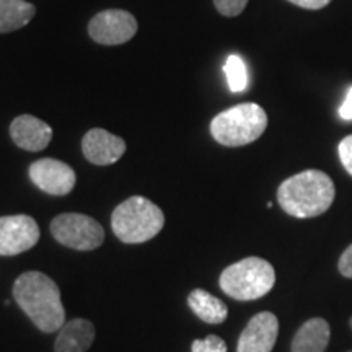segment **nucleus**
Here are the masks:
<instances>
[{
	"mask_svg": "<svg viewBox=\"0 0 352 352\" xmlns=\"http://www.w3.org/2000/svg\"><path fill=\"white\" fill-rule=\"evenodd\" d=\"M267 127V114L256 103H240L219 113L210 122L214 140L226 147H243L258 140Z\"/></svg>",
	"mask_w": 352,
	"mask_h": 352,
	"instance_id": "39448f33",
	"label": "nucleus"
},
{
	"mask_svg": "<svg viewBox=\"0 0 352 352\" xmlns=\"http://www.w3.org/2000/svg\"><path fill=\"white\" fill-rule=\"evenodd\" d=\"M340 116L346 121L352 120V87L349 88V91H347L344 101H342L340 108Z\"/></svg>",
	"mask_w": 352,
	"mask_h": 352,
	"instance_id": "5701e85b",
	"label": "nucleus"
},
{
	"mask_svg": "<svg viewBox=\"0 0 352 352\" xmlns=\"http://www.w3.org/2000/svg\"><path fill=\"white\" fill-rule=\"evenodd\" d=\"M223 72L227 76L228 87L235 94L246 90L248 87V72H246V65L240 56L232 54L228 56L226 65H223Z\"/></svg>",
	"mask_w": 352,
	"mask_h": 352,
	"instance_id": "f3484780",
	"label": "nucleus"
},
{
	"mask_svg": "<svg viewBox=\"0 0 352 352\" xmlns=\"http://www.w3.org/2000/svg\"><path fill=\"white\" fill-rule=\"evenodd\" d=\"M82 152L90 164L107 166L116 164L126 153V142L120 135L100 129H90L82 139Z\"/></svg>",
	"mask_w": 352,
	"mask_h": 352,
	"instance_id": "9b49d317",
	"label": "nucleus"
},
{
	"mask_svg": "<svg viewBox=\"0 0 352 352\" xmlns=\"http://www.w3.org/2000/svg\"><path fill=\"white\" fill-rule=\"evenodd\" d=\"M191 352H227V342L220 336L209 334L204 340L192 341Z\"/></svg>",
	"mask_w": 352,
	"mask_h": 352,
	"instance_id": "a211bd4d",
	"label": "nucleus"
},
{
	"mask_svg": "<svg viewBox=\"0 0 352 352\" xmlns=\"http://www.w3.org/2000/svg\"><path fill=\"white\" fill-rule=\"evenodd\" d=\"M336 188L333 179L320 170H305L280 183L277 202L285 214L297 219L318 217L331 208Z\"/></svg>",
	"mask_w": 352,
	"mask_h": 352,
	"instance_id": "f03ea898",
	"label": "nucleus"
},
{
	"mask_svg": "<svg viewBox=\"0 0 352 352\" xmlns=\"http://www.w3.org/2000/svg\"><path fill=\"white\" fill-rule=\"evenodd\" d=\"M95 341V327L85 318H76L64 323L59 329L54 352H87Z\"/></svg>",
	"mask_w": 352,
	"mask_h": 352,
	"instance_id": "ddd939ff",
	"label": "nucleus"
},
{
	"mask_svg": "<svg viewBox=\"0 0 352 352\" xmlns=\"http://www.w3.org/2000/svg\"><path fill=\"white\" fill-rule=\"evenodd\" d=\"M349 324H351V329H352V316H351V320H349Z\"/></svg>",
	"mask_w": 352,
	"mask_h": 352,
	"instance_id": "b1692460",
	"label": "nucleus"
},
{
	"mask_svg": "<svg viewBox=\"0 0 352 352\" xmlns=\"http://www.w3.org/2000/svg\"><path fill=\"white\" fill-rule=\"evenodd\" d=\"M338 153H340V160L342 166H344L347 173L352 176V134L341 140L340 147H338Z\"/></svg>",
	"mask_w": 352,
	"mask_h": 352,
	"instance_id": "aec40b11",
	"label": "nucleus"
},
{
	"mask_svg": "<svg viewBox=\"0 0 352 352\" xmlns=\"http://www.w3.org/2000/svg\"><path fill=\"white\" fill-rule=\"evenodd\" d=\"M331 338V328L324 318H310L298 328L292 340V352H324Z\"/></svg>",
	"mask_w": 352,
	"mask_h": 352,
	"instance_id": "4468645a",
	"label": "nucleus"
},
{
	"mask_svg": "<svg viewBox=\"0 0 352 352\" xmlns=\"http://www.w3.org/2000/svg\"><path fill=\"white\" fill-rule=\"evenodd\" d=\"M338 270L347 279H352V245L342 252L340 261H338Z\"/></svg>",
	"mask_w": 352,
	"mask_h": 352,
	"instance_id": "412c9836",
	"label": "nucleus"
},
{
	"mask_svg": "<svg viewBox=\"0 0 352 352\" xmlns=\"http://www.w3.org/2000/svg\"><path fill=\"white\" fill-rule=\"evenodd\" d=\"M276 284L272 264L258 256H250L230 264L219 277L223 294L240 302L258 300L270 294Z\"/></svg>",
	"mask_w": 352,
	"mask_h": 352,
	"instance_id": "20e7f679",
	"label": "nucleus"
},
{
	"mask_svg": "<svg viewBox=\"0 0 352 352\" xmlns=\"http://www.w3.org/2000/svg\"><path fill=\"white\" fill-rule=\"evenodd\" d=\"M51 233L56 241L77 252H91L104 241V230L100 222L85 214L67 212L52 219Z\"/></svg>",
	"mask_w": 352,
	"mask_h": 352,
	"instance_id": "423d86ee",
	"label": "nucleus"
},
{
	"mask_svg": "<svg viewBox=\"0 0 352 352\" xmlns=\"http://www.w3.org/2000/svg\"><path fill=\"white\" fill-rule=\"evenodd\" d=\"M349 352H352V351H349Z\"/></svg>",
	"mask_w": 352,
	"mask_h": 352,
	"instance_id": "393cba45",
	"label": "nucleus"
},
{
	"mask_svg": "<svg viewBox=\"0 0 352 352\" xmlns=\"http://www.w3.org/2000/svg\"><path fill=\"white\" fill-rule=\"evenodd\" d=\"M38 222L30 215L0 217V256H15L32 250L39 240Z\"/></svg>",
	"mask_w": 352,
	"mask_h": 352,
	"instance_id": "6e6552de",
	"label": "nucleus"
},
{
	"mask_svg": "<svg viewBox=\"0 0 352 352\" xmlns=\"http://www.w3.org/2000/svg\"><path fill=\"white\" fill-rule=\"evenodd\" d=\"M279 334V320L271 311H261L248 321L240 334L236 352H272Z\"/></svg>",
	"mask_w": 352,
	"mask_h": 352,
	"instance_id": "9d476101",
	"label": "nucleus"
},
{
	"mask_svg": "<svg viewBox=\"0 0 352 352\" xmlns=\"http://www.w3.org/2000/svg\"><path fill=\"white\" fill-rule=\"evenodd\" d=\"M188 305L197 318L208 324H220L228 316V308L226 303L204 289L192 290L188 297Z\"/></svg>",
	"mask_w": 352,
	"mask_h": 352,
	"instance_id": "2eb2a0df",
	"label": "nucleus"
},
{
	"mask_svg": "<svg viewBox=\"0 0 352 352\" xmlns=\"http://www.w3.org/2000/svg\"><path fill=\"white\" fill-rule=\"evenodd\" d=\"M217 12L223 16H239L248 6V0H214Z\"/></svg>",
	"mask_w": 352,
	"mask_h": 352,
	"instance_id": "6ab92c4d",
	"label": "nucleus"
},
{
	"mask_svg": "<svg viewBox=\"0 0 352 352\" xmlns=\"http://www.w3.org/2000/svg\"><path fill=\"white\" fill-rule=\"evenodd\" d=\"M287 2L300 8H307V10H320L331 3V0H287Z\"/></svg>",
	"mask_w": 352,
	"mask_h": 352,
	"instance_id": "4be33fe9",
	"label": "nucleus"
},
{
	"mask_svg": "<svg viewBox=\"0 0 352 352\" xmlns=\"http://www.w3.org/2000/svg\"><path fill=\"white\" fill-rule=\"evenodd\" d=\"M36 7L26 0H0V33H12L33 20Z\"/></svg>",
	"mask_w": 352,
	"mask_h": 352,
	"instance_id": "dca6fc26",
	"label": "nucleus"
},
{
	"mask_svg": "<svg viewBox=\"0 0 352 352\" xmlns=\"http://www.w3.org/2000/svg\"><path fill=\"white\" fill-rule=\"evenodd\" d=\"M13 298L39 331L50 334L64 327L65 311L60 290L47 274L28 271L16 277Z\"/></svg>",
	"mask_w": 352,
	"mask_h": 352,
	"instance_id": "f257e3e1",
	"label": "nucleus"
},
{
	"mask_svg": "<svg viewBox=\"0 0 352 352\" xmlns=\"http://www.w3.org/2000/svg\"><path fill=\"white\" fill-rule=\"evenodd\" d=\"M164 226L165 215L162 209L142 196H132L121 202L111 215L113 233L127 245L152 240Z\"/></svg>",
	"mask_w": 352,
	"mask_h": 352,
	"instance_id": "7ed1b4c3",
	"label": "nucleus"
},
{
	"mask_svg": "<svg viewBox=\"0 0 352 352\" xmlns=\"http://www.w3.org/2000/svg\"><path fill=\"white\" fill-rule=\"evenodd\" d=\"M30 179L46 195L67 196L76 188L77 176L72 166L64 162L41 158L30 165Z\"/></svg>",
	"mask_w": 352,
	"mask_h": 352,
	"instance_id": "1a4fd4ad",
	"label": "nucleus"
},
{
	"mask_svg": "<svg viewBox=\"0 0 352 352\" xmlns=\"http://www.w3.org/2000/svg\"><path fill=\"white\" fill-rule=\"evenodd\" d=\"M10 138L16 147L28 152H41L52 139L50 124L32 114L16 116L10 124Z\"/></svg>",
	"mask_w": 352,
	"mask_h": 352,
	"instance_id": "f8f14e48",
	"label": "nucleus"
},
{
	"mask_svg": "<svg viewBox=\"0 0 352 352\" xmlns=\"http://www.w3.org/2000/svg\"><path fill=\"white\" fill-rule=\"evenodd\" d=\"M138 33V20L126 10H104L96 13L88 23V34L95 43L118 46L131 41Z\"/></svg>",
	"mask_w": 352,
	"mask_h": 352,
	"instance_id": "0eeeda50",
	"label": "nucleus"
}]
</instances>
